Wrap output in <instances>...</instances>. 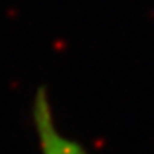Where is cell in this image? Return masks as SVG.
I'll use <instances>...</instances> for the list:
<instances>
[{"mask_svg": "<svg viewBox=\"0 0 154 154\" xmlns=\"http://www.w3.org/2000/svg\"><path fill=\"white\" fill-rule=\"evenodd\" d=\"M32 121L38 139L39 154H88L87 148L73 136L66 135L52 111L47 88L36 90L32 100Z\"/></svg>", "mask_w": 154, "mask_h": 154, "instance_id": "1", "label": "cell"}]
</instances>
